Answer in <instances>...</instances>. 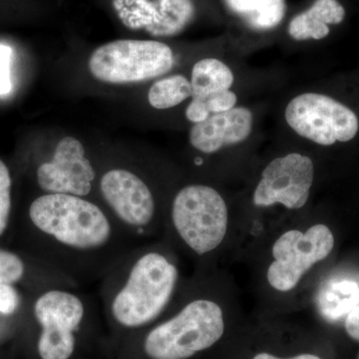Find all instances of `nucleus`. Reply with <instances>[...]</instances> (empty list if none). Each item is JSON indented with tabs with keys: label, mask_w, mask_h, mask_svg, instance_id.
<instances>
[{
	"label": "nucleus",
	"mask_w": 359,
	"mask_h": 359,
	"mask_svg": "<svg viewBox=\"0 0 359 359\" xmlns=\"http://www.w3.org/2000/svg\"><path fill=\"white\" fill-rule=\"evenodd\" d=\"M28 219L41 243L42 262L80 289L100 283L123 257L142 244L103 205L88 198L45 193L32 201Z\"/></svg>",
	"instance_id": "nucleus-1"
},
{
	"label": "nucleus",
	"mask_w": 359,
	"mask_h": 359,
	"mask_svg": "<svg viewBox=\"0 0 359 359\" xmlns=\"http://www.w3.org/2000/svg\"><path fill=\"white\" fill-rule=\"evenodd\" d=\"M13 209L11 177L8 168L0 160V238L6 233Z\"/></svg>",
	"instance_id": "nucleus-19"
},
{
	"label": "nucleus",
	"mask_w": 359,
	"mask_h": 359,
	"mask_svg": "<svg viewBox=\"0 0 359 359\" xmlns=\"http://www.w3.org/2000/svg\"><path fill=\"white\" fill-rule=\"evenodd\" d=\"M224 332L221 306L211 299H196L149 330L142 349L149 359H189L216 344Z\"/></svg>",
	"instance_id": "nucleus-3"
},
{
	"label": "nucleus",
	"mask_w": 359,
	"mask_h": 359,
	"mask_svg": "<svg viewBox=\"0 0 359 359\" xmlns=\"http://www.w3.org/2000/svg\"><path fill=\"white\" fill-rule=\"evenodd\" d=\"M189 97H192L191 81L177 74L156 81L149 90L148 99L152 107L164 110L180 105Z\"/></svg>",
	"instance_id": "nucleus-17"
},
{
	"label": "nucleus",
	"mask_w": 359,
	"mask_h": 359,
	"mask_svg": "<svg viewBox=\"0 0 359 359\" xmlns=\"http://www.w3.org/2000/svg\"><path fill=\"white\" fill-rule=\"evenodd\" d=\"M233 81V71L223 61L216 58L198 61L192 70V101L189 105H202L212 97L230 90Z\"/></svg>",
	"instance_id": "nucleus-14"
},
{
	"label": "nucleus",
	"mask_w": 359,
	"mask_h": 359,
	"mask_svg": "<svg viewBox=\"0 0 359 359\" xmlns=\"http://www.w3.org/2000/svg\"><path fill=\"white\" fill-rule=\"evenodd\" d=\"M252 359H321L318 358V356L314 355V354L309 353H302L299 354V355L292 356V358H278V356L273 355V354H269L266 353H259L257 354Z\"/></svg>",
	"instance_id": "nucleus-23"
},
{
	"label": "nucleus",
	"mask_w": 359,
	"mask_h": 359,
	"mask_svg": "<svg viewBox=\"0 0 359 359\" xmlns=\"http://www.w3.org/2000/svg\"><path fill=\"white\" fill-rule=\"evenodd\" d=\"M359 306V283L339 278L325 283L318 295V308L325 320L337 321Z\"/></svg>",
	"instance_id": "nucleus-15"
},
{
	"label": "nucleus",
	"mask_w": 359,
	"mask_h": 359,
	"mask_svg": "<svg viewBox=\"0 0 359 359\" xmlns=\"http://www.w3.org/2000/svg\"><path fill=\"white\" fill-rule=\"evenodd\" d=\"M233 13L257 30H268L285 18V0H224Z\"/></svg>",
	"instance_id": "nucleus-16"
},
{
	"label": "nucleus",
	"mask_w": 359,
	"mask_h": 359,
	"mask_svg": "<svg viewBox=\"0 0 359 359\" xmlns=\"http://www.w3.org/2000/svg\"><path fill=\"white\" fill-rule=\"evenodd\" d=\"M228 208L218 191L194 184L175 196L171 222L175 233L198 256L216 250L228 230Z\"/></svg>",
	"instance_id": "nucleus-5"
},
{
	"label": "nucleus",
	"mask_w": 359,
	"mask_h": 359,
	"mask_svg": "<svg viewBox=\"0 0 359 359\" xmlns=\"http://www.w3.org/2000/svg\"><path fill=\"white\" fill-rule=\"evenodd\" d=\"M27 266L25 259L16 254L0 249V285H11L15 287L25 278Z\"/></svg>",
	"instance_id": "nucleus-18"
},
{
	"label": "nucleus",
	"mask_w": 359,
	"mask_h": 359,
	"mask_svg": "<svg viewBox=\"0 0 359 359\" xmlns=\"http://www.w3.org/2000/svg\"><path fill=\"white\" fill-rule=\"evenodd\" d=\"M346 330L351 339L359 341V306L347 314Z\"/></svg>",
	"instance_id": "nucleus-22"
},
{
	"label": "nucleus",
	"mask_w": 359,
	"mask_h": 359,
	"mask_svg": "<svg viewBox=\"0 0 359 359\" xmlns=\"http://www.w3.org/2000/svg\"><path fill=\"white\" fill-rule=\"evenodd\" d=\"M21 297L14 285H0V313L11 316L20 308Z\"/></svg>",
	"instance_id": "nucleus-20"
},
{
	"label": "nucleus",
	"mask_w": 359,
	"mask_h": 359,
	"mask_svg": "<svg viewBox=\"0 0 359 359\" xmlns=\"http://www.w3.org/2000/svg\"><path fill=\"white\" fill-rule=\"evenodd\" d=\"M96 177L84 146L73 137L59 141L51 160L39 165L36 171L37 184L45 193L84 198L93 191Z\"/></svg>",
	"instance_id": "nucleus-11"
},
{
	"label": "nucleus",
	"mask_w": 359,
	"mask_h": 359,
	"mask_svg": "<svg viewBox=\"0 0 359 359\" xmlns=\"http://www.w3.org/2000/svg\"><path fill=\"white\" fill-rule=\"evenodd\" d=\"M11 47L0 44V96L6 95L11 90Z\"/></svg>",
	"instance_id": "nucleus-21"
},
{
	"label": "nucleus",
	"mask_w": 359,
	"mask_h": 359,
	"mask_svg": "<svg viewBox=\"0 0 359 359\" xmlns=\"http://www.w3.org/2000/svg\"><path fill=\"white\" fill-rule=\"evenodd\" d=\"M173 65L172 49L153 40H116L98 47L89 59L92 75L114 84L147 81L166 74Z\"/></svg>",
	"instance_id": "nucleus-6"
},
{
	"label": "nucleus",
	"mask_w": 359,
	"mask_h": 359,
	"mask_svg": "<svg viewBox=\"0 0 359 359\" xmlns=\"http://www.w3.org/2000/svg\"><path fill=\"white\" fill-rule=\"evenodd\" d=\"M313 177V162L308 156L290 153L276 158L264 168L254 192V204L257 207L280 204L290 210L301 209L308 203Z\"/></svg>",
	"instance_id": "nucleus-10"
},
{
	"label": "nucleus",
	"mask_w": 359,
	"mask_h": 359,
	"mask_svg": "<svg viewBox=\"0 0 359 359\" xmlns=\"http://www.w3.org/2000/svg\"><path fill=\"white\" fill-rule=\"evenodd\" d=\"M179 278L178 266L167 255L141 244L101 280L99 302L118 328L141 330L166 311L176 294Z\"/></svg>",
	"instance_id": "nucleus-2"
},
{
	"label": "nucleus",
	"mask_w": 359,
	"mask_h": 359,
	"mask_svg": "<svg viewBox=\"0 0 359 359\" xmlns=\"http://www.w3.org/2000/svg\"><path fill=\"white\" fill-rule=\"evenodd\" d=\"M334 247V235L325 224H314L306 233L285 231L271 250L273 262L266 275L269 285L278 292L294 289L302 276L314 264L327 259Z\"/></svg>",
	"instance_id": "nucleus-9"
},
{
	"label": "nucleus",
	"mask_w": 359,
	"mask_h": 359,
	"mask_svg": "<svg viewBox=\"0 0 359 359\" xmlns=\"http://www.w3.org/2000/svg\"><path fill=\"white\" fill-rule=\"evenodd\" d=\"M285 121L295 133L321 146L355 138L358 116L332 97L304 93L294 97L285 108Z\"/></svg>",
	"instance_id": "nucleus-8"
},
{
	"label": "nucleus",
	"mask_w": 359,
	"mask_h": 359,
	"mask_svg": "<svg viewBox=\"0 0 359 359\" xmlns=\"http://www.w3.org/2000/svg\"><path fill=\"white\" fill-rule=\"evenodd\" d=\"M346 11L337 0H316L308 11L290 21L289 33L295 40H320L330 34V25H339Z\"/></svg>",
	"instance_id": "nucleus-13"
},
{
	"label": "nucleus",
	"mask_w": 359,
	"mask_h": 359,
	"mask_svg": "<svg viewBox=\"0 0 359 359\" xmlns=\"http://www.w3.org/2000/svg\"><path fill=\"white\" fill-rule=\"evenodd\" d=\"M99 304L98 297L78 287L40 290L32 306L40 328L37 340L40 359H71L76 351L78 332Z\"/></svg>",
	"instance_id": "nucleus-4"
},
{
	"label": "nucleus",
	"mask_w": 359,
	"mask_h": 359,
	"mask_svg": "<svg viewBox=\"0 0 359 359\" xmlns=\"http://www.w3.org/2000/svg\"><path fill=\"white\" fill-rule=\"evenodd\" d=\"M99 192L104 209L117 224L143 244L152 233L157 216V205L148 184L126 168H112L101 175Z\"/></svg>",
	"instance_id": "nucleus-7"
},
{
	"label": "nucleus",
	"mask_w": 359,
	"mask_h": 359,
	"mask_svg": "<svg viewBox=\"0 0 359 359\" xmlns=\"http://www.w3.org/2000/svg\"><path fill=\"white\" fill-rule=\"evenodd\" d=\"M254 116L245 107L210 115L191 128V145L205 154H214L222 148L237 145L252 133Z\"/></svg>",
	"instance_id": "nucleus-12"
},
{
	"label": "nucleus",
	"mask_w": 359,
	"mask_h": 359,
	"mask_svg": "<svg viewBox=\"0 0 359 359\" xmlns=\"http://www.w3.org/2000/svg\"><path fill=\"white\" fill-rule=\"evenodd\" d=\"M358 359H359V354H358Z\"/></svg>",
	"instance_id": "nucleus-24"
}]
</instances>
